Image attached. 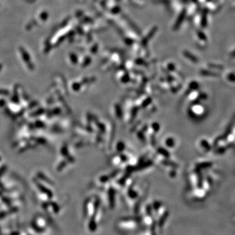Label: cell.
<instances>
[{
  "mask_svg": "<svg viewBox=\"0 0 235 235\" xmlns=\"http://www.w3.org/2000/svg\"><path fill=\"white\" fill-rule=\"evenodd\" d=\"M6 213L5 212H1L0 213V218H4L5 216H6Z\"/></svg>",
  "mask_w": 235,
  "mask_h": 235,
  "instance_id": "1",
  "label": "cell"
}]
</instances>
